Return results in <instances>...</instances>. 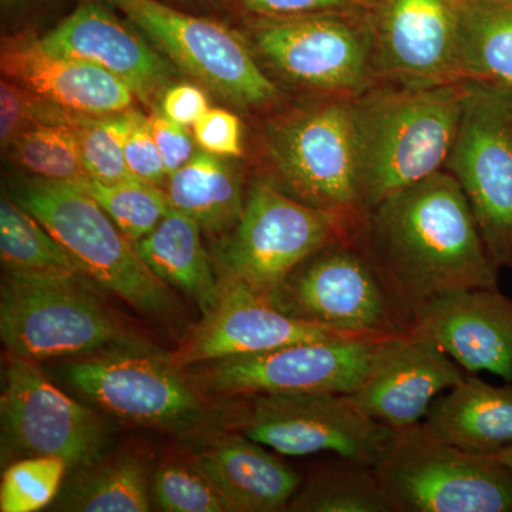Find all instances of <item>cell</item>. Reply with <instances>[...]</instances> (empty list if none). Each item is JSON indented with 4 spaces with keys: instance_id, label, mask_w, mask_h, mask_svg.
<instances>
[{
    "instance_id": "6da1fadb",
    "label": "cell",
    "mask_w": 512,
    "mask_h": 512,
    "mask_svg": "<svg viewBox=\"0 0 512 512\" xmlns=\"http://www.w3.org/2000/svg\"><path fill=\"white\" fill-rule=\"evenodd\" d=\"M367 255L409 319L440 296L498 288L494 264L463 188L444 170L367 212Z\"/></svg>"
},
{
    "instance_id": "7a4b0ae2",
    "label": "cell",
    "mask_w": 512,
    "mask_h": 512,
    "mask_svg": "<svg viewBox=\"0 0 512 512\" xmlns=\"http://www.w3.org/2000/svg\"><path fill=\"white\" fill-rule=\"evenodd\" d=\"M468 90L466 82L379 83L353 99L365 214L396 192L446 168Z\"/></svg>"
},
{
    "instance_id": "3957f363",
    "label": "cell",
    "mask_w": 512,
    "mask_h": 512,
    "mask_svg": "<svg viewBox=\"0 0 512 512\" xmlns=\"http://www.w3.org/2000/svg\"><path fill=\"white\" fill-rule=\"evenodd\" d=\"M9 195L45 225L87 278L147 318H173L175 299L170 286L148 268L84 181L30 178L13 185Z\"/></svg>"
},
{
    "instance_id": "277c9868",
    "label": "cell",
    "mask_w": 512,
    "mask_h": 512,
    "mask_svg": "<svg viewBox=\"0 0 512 512\" xmlns=\"http://www.w3.org/2000/svg\"><path fill=\"white\" fill-rule=\"evenodd\" d=\"M86 278L5 274L0 336L9 353L40 362L134 343Z\"/></svg>"
},
{
    "instance_id": "5b68a950",
    "label": "cell",
    "mask_w": 512,
    "mask_h": 512,
    "mask_svg": "<svg viewBox=\"0 0 512 512\" xmlns=\"http://www.w3.org/2000/svg\"><path fill=\"white\" fill-rule=\"evenodd\" d=\"M359 232L335 239L305 259L269 301L286 315L348 335H410L412 320L384 284Z\"/></svg>"
},
{
    "instance_id": "8992f818",
    "label": "cell",
    "mask_w": 512,
    "mask_h": 512,
    "mask_svg": "<svg viewBox=\"0 0 512 512\" xmlns=\"http://www.w3.org/2000/svg\"><path fill=\"white\" fill-rule=\"evenodd\" d=\"M365 217L320 210L274 183L258 181L224 244L220 256L224 281L220 282L239 284L269 298L309 256L359 231Z\"/></svg>"
},
{
    "instance_id": "52a82bcc",
    "label": "cell",
    "mask_w": 512,
    "mask_h": 512,
    "mask_svg": "<svg viewBox=\"0 0 512 512\" xmlns=\"http://www.w3.org/2000/svg\"><path fill=\"white\" fill-rule=\"evenodd\" d=\"M394 512H512V470L497 456L396 431L375 467Z\"/></svg>"
},
{
    "instance_id": "ba28073f",
    "label": "cell",
    "mask_w": 512,
    "mask_h": 512,
    "mask_svg": "<svg viewBox=\"0 0 512 512\" xmlns=\"http://www.w3.org/2000/svg\"><path fill=\"white\" fill-rule=\"evenodd\" d=\"M235 404L229 429L282 456L332 453L376 467L396 436L349 394H255L237 397Z\"/></svg>"
},
{
    "instance_id": "9c48e42d",
    "label": "cell",
    "mask_w": 512,
    "mask_h": 512,
    "mask_svg": "<svg viewBox=\"0 0 512 512\" xmlns=\"http://www.w3.org/2000/svg\"><path fill=\"white\" fill-rule=\"evenodd\" d=\"M276 184L320 210L362 215L353 99L326 97L293 111L268 137Z\"/></svg>"
},
{
    "instance_id": "30bf717a",
    "label": "cell",
    "mask_w": 512,
    "mask_h": 512,
    "mask_svg": "<svg viewBox=\"0 0 512 512\" xmlns=\"http://www.w3.org/2000/svg\"><path fill=\"white\" fill-rule=\"evenodd\" d=\"M392 339L292 343L268 352L202 363L192 372L191 380L202 392L228 399L255 394H352L372 375Z\"/></svg>"
},
{
    "instance_id": "8fae6325",
    "label": "cell",
    "mask_w": 512,
    "mask_h": 512,
    "mask_svg": "<svg viewBox=\"0 0 512 512\" xmlns=\"http://www.w3.org/2000/svg\"><path fill=\"white\" fill-rule=\"evenodd\" d=\"M63 370L74 389L128 423L190 434L210 419L194 384L170 356L134 343L77 357Z\"/></svg>"
},
{
    "instance_id": "7c38bea8",
    "label": "cell",
    "mask_w": 512,
    "mask_h": 512,
    "mask_svg": "<svg viewBox=\"0 0 512 512\" xmlns=\"http://www.w3.org/2000/svg\"><path fill=\"white\" fill-rule=\"evenodd\" d=\"M446 170L463 188L494 264L512 271V93L470 84Z\"/></svg>"
},
{
    "instance_id": "4fadbf2b",
    "label": "cell",
    "mask_w": 512,
    "mask_h": 512,
    "mask_svg": "<svg viewBox=\"0 0 512 512\" xmlns=\"http://www.w3.org/2000/svg\"><path fill=\"white\" fill-rule=\"evenodd\" d=\"M127 16L183 72L239 107L268 106L278 87L256 63L245 40L214 20L158 0H104Z\"/></svg>"
},
{
    "instance_id": "5bb4252c",
    "label": "cell",
    "mask_w": 512,
    "mask_h": 512,
    "mask_svg": "<svg viewBox=\"0 0 512 512\" xmlns=\"http://www.w3.org/2000/svg\"><path fill=\"white\" fill-rule=\"evenodd\" d=\"M252 42L286 80L326 97L356 99L379 84L369 23L340 13L262 20Z\"/></svg>"
},
{
    "instance_id": "9a60e30c",
    "label": "cell",
    "mask_w": 512,
    "mask_h": 512,
    "mask_svg": "<svg viewBox=\"0 0 512 512\" xmlns=\"http://www.w3.org/2000/svg\"><path fill=\"white\" fill-rule=\"evenodd\" d=\"M3 453L57 457L69 468L89 466L106 454L107 424L47 379L35 360L9 353L3 373Z\"/></svg>"
},
{
    "instance_id": "2e32d148",
    "label": "cell",
    "mask_w": 512,
    "mask_h": 512,
    "mask_svg": "<svg viewBox=\"0 0 512 512\" xmlns=\"http://www.w3.org/2000/svg\"><path fill=\"white\" fill-rule=\"evenodd\" d=\"M457 5L458 0H376L369 26L377 83L461 82Z\"/></svg>"
},
{
    "instance_id": "e0dca14e",
    "label": "cell",
    "mask_w": 512,
    "mask_h": 512,
    "mask_svg": "<svg viewBox=\"0 0 512 512\" xmlns=\"http://www.w3.org/2000/svg\"><path fill=\"white\" fill-rule=\"evenodd\" d=\"M363 338L279 311L266 296L239 284L221 282V296L211 312L185 336L170 360L180 370L212 360L254 355L309 340Z\"/></svg>"
},
{
    "instance_id": "ac0fdd59",
    "label": "cell",
    "mask_w": 512,
    "mask_h": 512,
    "mask_svg": "<svg viewBox=\"0 0 512 512\" xmlns=\"http://www.w3.org/2000/svg\"><path fill=\"white\" fill-rule=\"evenodd\" d=\"M410 333L439 346L468 375L512 382V299L500 288L440 296L417 313Z\"/></svg>"
},
{
    "instance_id": "d6986e66",
    "label": "cell",
    "mask_w": 512,
    "mask_h": 512,
    "mask_svg": "<svg viewBox=\"0 0 512 512\" xmlns=\"http://www.w3.org/2000/svg\"><path fill=\"white\" fill-rule=\"evenodd\" d=\"M468 373L430 340L397 336L372 375L349 394L359 409L394 431L417 426L430 407Z\"/></svg>"
},
{
    "instance_id": "ffe728a7",
    "label": "cell",
    "mask_w": 512,
    "mask_h": 512,
    "mask_svg": "<svg viewBox=\"0 0 512 512\" xmlns=\"http://www.w3.org/2000/svg\"><path fill=\"white\" fill-rule=\"evenodd\" d=\"M53 55L106 70L150 103L171 86L174 69L146 40L99 2L87 0L40 37Z\"/></svg>"
},
{
    "instance_id": "44dd1931",
    "label": "cell",
    "mask_w": 512,
    "mask_h": 512,
    "mask_svg": "<svg viewBox=\"0 0 512 512\" xmlns=\"http://www.w3.org/2000/svg\"><path fill=\"white\" fill-rule=\"evenodd\" d=\"M0 69L5 79L40 99L90 116L124 113L136 96L100 67L53 55L32 32L3 37Z\"/></svg>"
},
{
    "instance_id": "7402d4cb",
    "label": "cell",
    "mask_w": 512,
    "mask_h": 512,
    "mask_svg": "<svg viewBox=\"0 0 512 512\" xmlns=\"http://www.w3.org/2000/svg\"><path fill=\"white\" fill-rule=\"evenodd\" d=\"M192 463L231 511L284 510L302 484L299 474L268 447L235 431L202 448Z\"/></svg>"
},
{
    "instance_id": "603a6c76",
    "label": "cell",
    "mask_w": 512,
    "mask_h": 512,
    "mask_svg": "<svg viewBox=\"0 0 512 512\" xmlns=\"http://www.w3.org/2000/svg\"><path fill=\"white\" fill-rule=\"evenodd\" d=\"M419 426L441 443L498 456L512 447V382L494 386L467 375L441 394Z\"/></svg>"
},
{
    "instance_id": "cb8c5ba5",
    "label": "cell",
    "mask_w": 512,
    "mask_h": 512,
    "mask_svg": "<svg viewBox=\"0 0 512 512\" xmlns=\"http://www.w3.org/2000/svg\"><path fill=\"white\" fill-rule=\"evenodd\" d=\"M201 229L197 221L171 208L134 247L161 281L185 293L205 315L220 301L221 282L202 244Z\"/></svg>"
},
{
    "instance_id": "d4e9b609",
    "label": "cell",
    "mask_w": 512,
    "mask_h": 512,
    "mask_svg": "<svg viewBox=\"0 0 512 512\" xmlns=\"http://www.w3.org/2000/svg\"><path fill=\"white\" fill-rule=\"evenodd\" d=\"M457 74L512 93V0H458Z\"/></svg>"
},
{
    "instance_id": "484cf974",
    "label": "cell",
    "mask_w": 512,
    "mask_h": 512,
    "mask_svg": "<svg viewBox=\"0 0 512 512\" xmlns=\"http://www.w3.org/2000/svg\"><path fill=\"white\" fill-rule=\"evenodd\" d=\"M165 192L171 208L184 212L211 234L234 231L244 211L237 170L205 151L168 177Z\"/></svg>"
},
{
    "instance_id": "4316f807",
    "label": "cell",
    "mask_w": 512,
    "mask_h": 512,
    "mask_svg": "<svg viewBox=\"0 0 512 512\" xmlns=\"http://www.w3.org/2000/svg\"><path fill=\"white\" fill-rule=\"evenodd\" d=\"M151 478L140 454L120 451L77 468L59 508L74 512H147Z\"/></svg>"
},
{
    "instance_id": "83f0119b",
    "label": "cell",
    "mask_w": 512,
    "mask_h": 512,
    "mask_svg": "<svg viewBox=\"0 0 512 512\" xmlns=\"http://www.w3.org/2000/svg\"><path fill=\"white\" fill-rule=\"evenodd\" d=\"M0 259L5 274L84 275L45 225L5 194L0 200Z\"/></svg>"
},
{
    "instance_id": "f1b7e54d",
    "label": "cell",
    "mask_w": 512,
    "mask_h": 512,
    "mask_svg": "<svg viewBox=\"0 0 512 512\" xmlns=\"http://www.w3.org/2000/svg\"><path fill=\"white\" fill-rule=\"evenodd\" d=\"M288 507L306 512H394L375 467L339 457L301 484Z\"/></svg>"
},
{
    "instance_id": "f546056e",
    "label": "cell",
    "mask_w": 512,
    "mask_h": 512,
    "mask_svg": "<svg viewBox=\"0 0 512 512\" xmlns=\"http://www.w3.org/2000/svg\"><path fill=\"white\" fill-rule=\"evenodd\" d=\"M73 119L70 123L39 124L29 128L6 151L15 164L33 178L83 183L89 180V175L74 134Z\"/></svg>"
},
{
    "instance_id": "4dcf8cb0",
    "label": "cell",
    "mask_w": 512,
    "mask_h": 512,
    "mask_svg": "<svg viewBox=\"0 0 512 512\" xmlns=\"http://www.w3.org/2000/svg\"><path fill=\"white\" fill-rule=\"evenodd\" d=\"M84 185L133 244L150 234L171 210L160 185L137 177L114 184L89 178Z\"/></svg>"
},
{
    "instance_id": "1f68e13d",
    "label": "cell",
    "mask_w": 512,
    "mask_h": 512,
    "mask_svg": "<svg viewBox=\"0 0 512 512\" xmlns=\"http://www.w3.org/2000/svg\"><path fill=\"white\" fill-rule=\"evenodd\" d=\"M127 111L107 116L79 113L74 117V134L79 143L84 168L92 180L114 184L134 178L124 156Z\"/></svg>"
},
{
    "instance_id": "d6a6232c",
    "label": "cell",
    "mask_w": 512,
    "mask_h": 512,
    "mask_svg": "<svg viewBox=\"0 0 512 512\" xmlns=\"http://www.w3.org/2000/svg\"><path fill=\"white\" fill-rule=\"evenodd\" d=\"M67 464L57 457H25L10 464L0 484V511L35 512L52 503Z\"/></svg>"
},
{
    "instance_id": "836d02e7",
    "label": "cell",
    "mask_w": 512,
    "mask_h": 512,
    "mask_svg": "<svg viewBox=\"0 0 512 512\" xmlns=\"http://www.w3.org/2000/svg\"><path fill=\"white\" fill-rule=\"evenodd\" d=\"M151 495L161 510L170 512L231 511L227 501L194 463L165 461L151 478Z\"/></svg>"
},
{
    "instance_id": "e575fe53",
    "label": "cell",
    "mask_w": 512,
    "mask_h": 512,
    "mask_svg": "<svg viewBox=\"0 0 512 512\" xmlns=\"http://www.w3.org/2000/svg\"><path fill=\"white\" fill-rule=\"evenodd\" d=\"M76 111L40 99L25 87L3 77L0 82V144L8 150L29 128L39 124L69 123Z\"/></svg>"
},
{
    "instance_id": "d590c367",
    "label": "cell",
    "mask_w": 512,
    "mask_h": 512,
    "mask_svg": "<svg viewBox=\"0 0 512 512\" xmlns=\"http://www.w3.org/2000/svg\"><path fill=\"white\" fill-rule=\"evenodd\" d=\"M128 128L126 141H124V156L128 168L134 177L148 183L163 185L168 180L163 158L158 151L150 120L140 111L130 109L127 111Z\"/></svg>"
},
{
    "instance_id": "8d00e7d4",
    "label": "cell",
    "mask_w": 512,
    "mask_h": 512,
    "mask_svg": "<svg viewBox=\"0 0 512 512\" xmlns=\"http://www.w3.org/2000/svg\"><path fill=\"white\" fill-rule=\"evenodd\" d=\"M194 128V138L205 153L221 157L242 156V124L234 113L210 109Z\"/></svg>"
},
{
    "instance_id": "74e56055",
    "label": "cell",
    "mask_w": 512,
    "mask_h": 512,
    "mask_svg": "<svg viewBox=\"0 0 512 512\" xmlns=\"http://www.w3.org/2000/svg\"><path fill=\"white\" fill-rule=\"evenodd\" d=\"M148 120L158 151L163 158L165 171L170 177L197 154L194 140L184 126L168 119L161 109L151 111Z\"/></svg>"
},
{
    "instance_id": "f35d334b",
    "label": "cell",
    "mask_w": 512,
    "mask_h": 512,
    "mask_svg": "<svg viewBox=\"0 0 512 512\" xmlns=\"http://www.w3.org/2000/svg\"><path fill=\"white\" fill-rule=\"evenodd\" d=\"M210 110L207 94L192 84H174L161 97V111L181 126H194Z\"/></svg>"
},
{
    "instance_id": "ab89813d",
    "label": "cell",
    "mask_w": 512,
    "mask_h": 512,
    "mask_svg": "<svg viewBox=\"0 0 512 512\" xmlns=\"http://www.w3.org/2000/svg\"><path fill=\"white\" fill-rule=\"evenodd\" d=\"M353 0H244L245 8L266 18H298L342 12Z\"/></svg>"
},
{
    "instance_id": "60d3db41",
    "label": "cell",
    "mask_w": 512,
    "mask_h": 512,
    "mask_svg": "<svg viewBox=\"0 0 512 512\" xmlns=\"http://www.w3.org/2000/svg\"><path fill=\"white\" fill-rule=\"evenodd\" d=\"M500 458L501 461L505 464V466H508L512 470V447L507 448V450L501 451L500 454L497 456Z\"/></svg>"
},
{
    "instance_id": "b9f144b4",
    "label": "cell",
    "mask_w": 512,
    "mask_h": 512,
    "mask_svg": "<svg viewBox=\"0 0 512 512\" xmlns=\"http://www.w3.org/2000/svg\"><path fill=\"white\" fill-rule=\"evenodd\" d=\"M353 2L363 3V5H370V6H372L373 3L376 2V0H353Z\"/></svg>"
},
{
    "instance_id": "7bdbcfd3",
    "label": "cell",
    "mask_w": 512,
    "mask_h": 512,
    "mask_svg": "<svg viewBox=\"0 0 512 512\" xmlns=\"http://www.w3.org/2000/svg\"><path fill=\"white\" fill-rule=\"evenodd\" d=\"M5 5H10V3H19V2H25V0H2Z\"/></svg>"
}]
</instances>
